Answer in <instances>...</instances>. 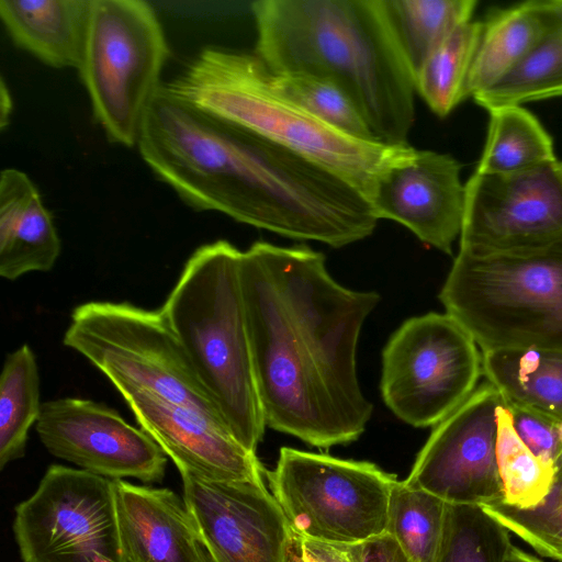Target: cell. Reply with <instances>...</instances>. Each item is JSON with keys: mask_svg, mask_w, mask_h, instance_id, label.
I'll return each mask as SVG.
<instances>
[{"mask_svg": "<svg viewBox=\"0 0 562 562\" xmlns=\"http://www.w3.org/2000/svg\"><path fill=\"white\" fill-rule=\"evenodd\" d=\"M240 284L266 426L317 448L356 441L373 413L357 347L379 293L341 285L306 245L267 241L241 251Z\"/></svg>", "mask_w": 562, "mask_h": 562, "instance_id": "1", "label": "cell"}, {"mask_svg": "<svg viewBox=\"0 0 562 562\" xmlns=\"http://www.w3.org/2000/svg\"><path fill=\"white\" fill-rule=\"evenodd\" d=\"M137 146L155 177L196 212L333 248L369 237L379 221L369 200L333 170L198 110L165 83L145 113Z\"/></svg>", "mask_w": 562, "mask_h": 562, "instance_id": "2", "label": "cell"}, {"mask_svg": "<svg viewBox=\"0 0 562 562\" xmlns=\"http://www.w3.org/2000/svg\"><path fill=\"white\" fill-rule=\"evenodd\" d=\"M255 53L277 75L337 86L374 138L406 145L415 121V81L379 0H258Z\"/></svg>", "mask_w": 562, "mask_h": 562, "instance_id": "3", "label": "cell"}, {"mask_svg": "<svg viewBox=\"0 0 562 562\" xmlns=\"http://www.w3.org/2000/svg\"><path fill=\"white\" fill-rule=\"evenodd\" d=\"M165 86L200 111L317 161L369 202L378 177L412 148L356 138L322 122L277 88L255 52L205 47Z\"/></svg>", "mask_w": 562, "mask_h": 562, "instance_id": "4", "label": "cell"}, {"mask_svg": "<svg viewBox=\"0 0 562 562\" xmlns=\"http://www.w3.org/2000/svg\"><path fill=\"white\" fill-rule=\"evenodd\" d=\"M240 256L223 239L195 249L161 311L229 430L256 453L267 426L254 376Z\"/></svg>", "mask_w": 562, "mask_h": 562, "instance_id": "5", "label": "cell"}, {"mask_svg": "<svg viewBox=\"0 0 562 562\" xmlns=\"http://www.w3.org/2000/svg\"><path fill=\"white\" fill-rule=\"evenodd\" d=\"M439 300L481 352L562 351V238L512 251L459 250Z\"/></svg>", "mask_w": 562, "mask_h": 562, "instance_id": "6", "label": "cell"}, {"mask_svg": "<svg viewBox=\"0 0 562 562\" xmlns=\"http://www.w3.org/2000/svg\"><path fill=\"white\" fill-rule=\"evenodd\" d=\"M63 342L100 370L123 397L148 394L228 428L161 308L83 303L72 311Z\"/></svg>", "mask_w": 562, "mask_h": 562, "instance_id": "7", "label": "cell"}, {"mask_svg": "<svg viewBox=\"0 0 562 562\" xmlns=\"http://www.w3.org/2000/svg\"><path fill=\"white\" fill-rule=\"evenodd\" d=\"M160 21L143 0H90L78 69L93 117L109 142L137 145L169 56Z\"/></svg>", "mask_w": 562, "mask_h": 562, "instance_id": "8", "label": "cell"}, {"mask_svg": "<svg viewBox=\"0 0 562 562\" xmlns=\"http://www.w3.org/2000/svg\"><path fill=\"white\" fill-rule=\"evenodd\" d=\"M265 477L295 538L351 544L386 531L397 479L372 462L282 447Z\"/></svg>", "mask_w": 562, "mask_h": 562, "instance_id": "9", "label": "cell"}, {"mask_svg": "<svg viewBox=\"0 0 562 562\" xmlns=\"http://www.w3.org/2000/svg\"><path fill=\"white\" fill-rule=\"evenodd\" d=\"M482 352L448 313L406 319L382 352L380 390L387 408L417 428L435 427L475 391Z\"/></svg>", "mask_w": 562, "mask_h": 562, "instance_id": "10", "label": "cell"}, {"mask_svg": "<svg viewBox=\"0 0 562 562\" xmlns=\"http://www.w3.org/2000/svg\"><path fill=\"white\" fill-rule=\"evenodd\" d=\"M23 562H126L115 480L50 465L34 494L15 508Z\"/></svg>", "mask_w": 562, "mask_h": 562, "instance_id": "11", "label": "cell"}, {"mask_svg": "<svg viewBox=\"0 0 562 562\" xmlns=\"http://www.w3.org/2000/svg\"><path fill=\"white\" fill-rule=\"evenodd\" d=\"M460 251L502 252L562 238V161L468 180Z\"/></svg>", "mask_w": 562, "mask_h": 562, "instance_id": "12", "label": "cell"}, {"mask_svg": "<svg viewBox=\"0 0 562 562\" xmlns=\"http://www.w3.org/2000/svg\"><path fill=\"white\" fill-rule=\"evenodd\" d=\"M503 403L491 383L476 387L434 427L404 482L451 504L483 506L504 499L496 454Z\"/></svg>", "mask_w": 562, "mask_h": 562, "instance_id": "13", "label": "cell"}, {"mask_svg": "<svg viewBox=\"0 0 562 562\" xmlns=\"http://www.w3.org/2000/svg\"><path fill=\"white\" fill-rule=\"evenodd\" d=\"M47 451L81 470L110 479L161 482L167 454L115 409L78 397L44 402L35 425Z\"/></svg>", "mask_w": 562, "mask_h": 562, "instance_id": "14", "label": "cell"}, {"mask_svg": "<svg viewBox=\"0 0 562 562\" xmlns=\"http://www.w3.org/2000/svg\"><path fill=\"white\" fill-rule=\"evenodd\" d=\"M180 474L183 499L213 562H290L294 536L265 481Z\"/></svg>", "mask_w": 562, "mask_h": 562, "instance_id": "15", "label": "cell"}, {"mask_svg": "<svg viewBox=\"0 0 562 562\" xmlns=\"http://www.w3.org/2000/svg\"><path fill=\"white\" fill-rule=\"evenodd\" d=\"M460 171L451 155L412 147L374 183L370 204L376 218L394 221L425 245L451 255L464 212Z\"/></svg>", "mask_w": 562, "mask_h": 562, "instance_id": "16", "label": "cell"}, {"mask_svg": "<svg viewBox=\"0 0 562 562\" xmlns=\"http://www.w3.org/2000/svg\"><path fill=\"white\" fill-rule=\"evenodd\" d=\"M138 425L172 460L180 473L213 481H265L255 452L232 431L200 413L137 393L123 397Z\"/></svg>", "mask_w": 562, "mask_h": 562, "instance_id": "17", "label": "cell"}, {"mask_svg": "<svg viewBox=\"0 0 562 562\" xmlns=\"http://www.w3.org/2000/svg\"><path fill=\"white\" fill-rule=\"evenodd\" d=\"M126 562H213L183 498L169 488L115 480Z\"/></svg>", "mask_w": 562, "mask_h": 562, "instance_id": "18", "label": "cell"}, {"mask_svg": "<svg viewBox=\"0 0 562 562\" xmlns=\"http://www.w3.org/2000/svg\"><path fill=\"white\" fill-rule=\"evenodd\" d=\"M61 243L48 210L30 177L15 168L0 173V276L15 280L49 271Z\"/></svg>", "mask_w": 562, "mask_h": 562, "instance_id": "19", "label": "cell"}, {"mask_svg": "<svg viewBox=\"0 0 562 562\" xmlns=\"http://www.w3.org/2000/svg\"><path fill=\"white\" fill-rule=\"evenodd\" d=\"M90 0H0V19L15 46L53 68L79 69Z\"/></svg>", "mask_w": 562, "mask_h": 562, "instance_id": "20", "label": "cell"}, {"mask_svg": "<svg viewBox=\"0 0 562 562\" xmlns=\"http://www.w3.org/2000/svg\"><path fill=\"white\" fill-rule=\"evenodd\" d=\"M553 18L540 0L493 12L484 22L465 83V99L508 74L536 46Z\"/></svg>", "mask_w": 562, "mask_h": 562, "instance_id": "21", "label": "cell"}, {"mask_svg": "<svg viewBox=\"0 0 562 562\" xmlns=\"http://www.w3.org/2000/svg\"><path fill=\"white\" fill-rule=\"evenodd\" d=\"M482 371L515 405L562 422V351L504 349L482 352Z\"/></svg>", "mask_w": 562, "mask_h": 562, "instance_id": "22", "label": "cell"}, {"mask_svg": "<svg viewBox=\"0 0 562 562\" xmlns=\"http://www.w3.org/2000/svg\"><path fill=\"white\" fill-rule=\"evenodd\" d=\"M391 33L415 81L436 48L470 22L475 0H379Z\"/></svg>", "mask_w": 562, "mask_h": 562, "instance_id": "23", "label": "cell"}, {"mask_svg": "<svg viewBox=\"0 0 562 562\" xmlns=\"http://www.w3.org/2000/svg\"><path fill=\"white\" fill-rule=\"evenodd\" d=\"M488 112L486 144L475 171L513 173L557 159L551 137L529 111L507 105Z\"/></svg>", "mask_w": 562, "mask_h": 562, "instance_id": "24", "label": "cell"}, {"mask_svg": "<svg viewBox=\"0 0 562 562\" xmlns=\"http://www.w3.org/2000/svg\"><path fill=\"white\" fill-rule=\"evenodd\" d=\"M36 358L24 344L4 360L0 376V468L25 454L29 431L41 414Z\"/></svg>", "mask_w": 562, "mask_h": 562, "instance_id": "25", "label": "cell"}, {"mask_svg": "<svg viewBox=\"0 0 562 562\" xmlns=\"http://www.w3.org/2000/svg\"><path fill=\"white\" fill-rule=\"evenodd\" d=\"M561 95L562 22L553 18L549 30L519 64L472 98L491 111Z\"/></svg>", "mask_w": 562, "mask_h": 562, "instance_id": "26", "label": "cell"}, {"mask_svg": "<svg viewBox=\"0 0 562 562\" xmlns=\"http://www.w3.org/2000/svg\"><path fill=\"white\" fill-rule=\"evenodd\" d=\"M483 22L456 29L428 57L415 77V90L439 117L463 100L469 71L481 38Z\"/></svg>", "mask_w": 562, "mask_h": 562, "instance_id": "27", "label": "cell"}, {"mask_svg": "<svg viewBox=\"0 0 562 562\" xmlns=\"http://www.w3.org/2000/svg\"><path fill=\"white\" fill-rule=\"evenodd\" d=\"M508 529L480 505L446 503L434 562H507Z\"/></svg>", "mask_w": 562, "mask_h": 562, "instance_id": "28", "label": "cell"}, {"mask_svg": "<svg viewBox=\"0 0 562 562\" xmlns=\"http://www.w3.org/2000/svg\"><path fill=\"white\" fill-rule=\"evenodd\" d=\"M446 502L404 481L394 484L386 531L413 562H434L445 518Z\"/></svg>", "mask_w": 562, "mask_h": 562, "instance_id": "29", "label": "cell"}, {"mask_svg": "<svg viewBox=\"0 0 562 562\" xmlns=\"http://www.w3.org/2000/svg\"><path fill=\"white\" fill-rule=\"evenodd\" d=\"M497 465L508 505L531 508L549 493L557 469L539 460L519 439L505 402L497 409Z\"/></svg>", "mask_w": 562, "mask_h": 562, "instance_id": "30", "label": "cell"}, {"mask_svg": "<svg viewBox=\"0 0 562 562\" xmlns=\"http://www.w3.org/2000/svg\"><path fill=\"white\" fill-rule=\"evenodd\" d=\"M482 507L538 553L562 562V464L549 493L535 507L519 508L503 499Z\"/></svg>", "mask_w": 562, "mask_h": 562, "instance_id": "31", "label": "cell"}, {"mask_svg": "<svg viewBox=\"0 0 562 562\" xmlns=\"http://www.w3.org/2000/svg\"><path fill=\"white\" fill-rule=\"evenodd\" d=\"M272 75L283 94L322 122L349 136L376 140L355 104L334 83L312 76Z\"/></svg>", "mask_w": 562, "mask_h": 562, "instance_id": "32", "label": "cell"}, {"mask_svg": "<svg viewBox=\"0 0 562 562\" xmlns=\"http://www.w3.org/2000/svg\"><path fill=\"white\" fill-rule=\"evenodd\" d=\"M506 406L514 430L522 443L544 464L558 469L562 446L561 422L528 408Z\"/></svg>", "mask_w": 562, "mask_h": 562, "instance_id": "33", "label": "cell"}, {"mask_svg": "<svg viewBox=\"0 0 562 562\" xmlns=\"http://www.w3.org/2000/svg\"><path fill=\"white\" fill-rule=\"evenodd\" d=\"M345 546L353 562H413L387 532Z\"/></svg>", "mask_w": 562, "mask_h": 562, "instance_id": "34", "label": "cell"}, {"mask_svg": "<svg viewBox=\"0 0 562 562\" xmlns=\"http://www.w3.org/2000/svg\"><path fill=\"white\" fill-rule=\"evenodd\" d=\"M294 547L302 562H353L345 544L294 537Z\"/></svg>", "mask_w": 562, "mask_h": 562, "instance_id": "35", "label": "cell"}, {"mask_svg": "<svg viewBox=\"0 0 562 562\" xmlns=\"http://www.w3.org/2000/svg\"><path fill=\"white\" fill-rule=\"evenodd\" d=\"M12 111V99L9 89L5 86L4 79H1L0 86V126L4 128L10 122Z\"/></svg>", "mask_w": 562, "mask_h": 562, "instance_id": "36", "label": "cell"}, {"mask_svg": "<svg viewBox=\"0 0 562 562\" xmlns=\"http://www.w3.org/2000/svg\"><path fill=\"white\" fill-rule=\"evenodd\" d=\"M540 3L551 16L562 22V0H540Z\"/></svg>", "mask_w": 562, "mask_h": 562, "instance_id": "37", "label": "cell"}, {"mask_svg": "<svg viewBox=\"0 0 562 562\" xmlns=\"http://www.w3.org/2000/svg\"><path fill=\"white\" fill-rule=\"evenodd\" d=\"M507 562H542L538 558L526 553L521 549L513 546Z\"/></svg>", "mask_w": 562, "mask_h": 562, "instance_id": "38", "label": "cell"}, {"mask_svg": "<svg viewBox=\"0 0 562 562\" xmlns=\"http://www.w3.org/2000/svg\"><path fill=\"white\" fill-rule=\"evenodd\" d=\"M290 562H302L300 554L294 547V542H293V548H292L291 554H290Z\"/></svg>", "mask_w": 562, "mask_h": 562, "instance_id": "39", "label": "cell"}]
</instances>
